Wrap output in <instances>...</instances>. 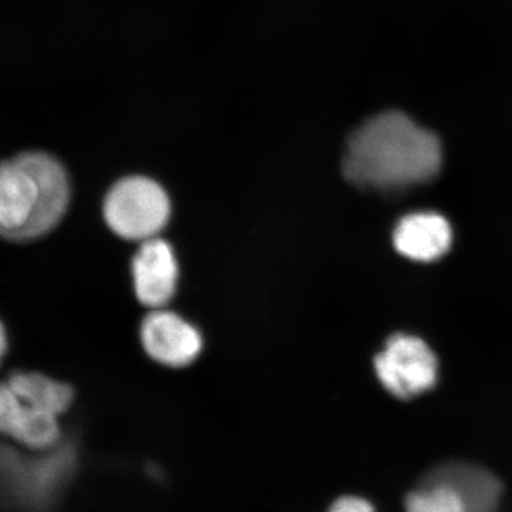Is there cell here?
<instances>
[{
	"mask_svg": "<svg viewBox=\"0 0 512 512\" xmlns=\"http://www.w3.org/2000/svg\"><path fill=\"white\" fill-rule=\"evenodd\" d=\"M441 161L439 138L406 114L386 111L349 138L343 174L362 190L396 192L436 177Z\"/></svg>",
	"mask_w": 512,
	"mask_h": 512,
	"instance_id": "1",
	"label": "cell"
},
{
	"mask_svg": "<svg viewBox=\"0 0 512 512\" xmlns=\"http://www.w3.org/2000/svg\"><path fill=\"white\" fill-rule=\"evenodd\" d=\"M72 184L62 161L25 151L0 161V238L26 244L46 237L66 217Z\"/></svg>",
	"mask_w": 512,
	"mask_h": 512,
	"instance_id": "2",
	"label": "cell"
},
{
	"mask_svg": "<svg viewBox=\"0 0 512 512\" xmlns=\"http://www.w3.org/2000/svg\"><path fill=\"white\" fill-rule=\"evenodd\" d=\"M503 485L483 467L446 463L433 468L404 500L406 512H497Z\"/></svg>",
	"mask_w": 512,
	"mask_h": 512,
	"instance_id": "3",
	"label": "cell"
},
{
	"mask_svg": "<svg viewBox=\"0 0 512 512\" xmlns=\"http://www.w3.org/2000/svg\"><path fill=\"white\" fill-rule=\"evenodd\" d=\"M107 227L117 237L144 242L157 238L171 217V201L157 181L144 175L121 178L103 202Z\"/></svg>",
	"mask_w": 512,
	"mask_h": 512,
	"instance_id": "4",
	"label": "cell"
},
{
	"mask_svg": "<svg viewBox=\"0 0 512 512\" xmlns=\"http://www.w3.org/2000/svg\"><path fill=\"white\" fill-rule=\"evenodd\" d=\"M72 456L70 451L57 450V447L35 458L0 448V481L6 493L20 504L45 505L69 477Z\"/></svg>",
	"mask_w": 512,
	"mask_h": 512,
	"instance_id": "5",
	"label": "cell"
},
{
	"mask_svg": "<svg viewBox=\"0 0 512 512\" xmlns=\"http://www.w3.org/2000/svg\"><path fill=\"white\" fill-rule=\"evenodd\" d=\"M437 366L429 346L410 335H394L375 360L377 377L384 389L402 400L430 390L436 384Z\"/></svg>",
	"mask_w": 512,
	"mask_h": 512,
	"instance_id": "6",
	"label": "cell"
},
{
	"mask_svg": "<svg viewBox=\"0 0 512 512\" xmlns=\"http://www.w3.org/2000/svg\"><path fill=\"white\" fill-rule=\"evenodd\" d=\"M141 345L151 359L168 367L190 366L202 352L195 326L167 309H153L140 328Z\"/></svg>",
	"mask_w": 512,
	"mask_h": 512,
	"instance_id": "7",
	"label": "cell"
},
{
	"mask_svg": "<svg viewBox=\"0 0 512 512\" xmlns=\"http://www.w3.org/2000/svg\"><path fill=\"white\" fill-rule=\"evenodd\" d=\"M131 275L138 301L147 308H164L174 298L180 275L173 247L160 237L141 242Z\"/></svg>",
	"mask_w": 512,
	"mask_h": 512,
	"instance_id": "8",
	"label": "cell"
},
{
	"mask_svg": "<svg viewBox=\"0 0 512 512\" xmlns=\"http://www.w3.org/2000/svg\"><path fill=\"white\" fill-rule=\"evenodd\" d=\"M451 239L450 224L436 212L406 215L399 221L393 234L397 252L420 262L441 258L450 248Z\"/></svg>",
	"mask_w": 512,
	"mask_h": 512,
	"instance_id": "9",
	"label": "cell"
},
{
	"mask_svg": "<svg viewBox=\"0 0 512 512\" xmlns=\"http://www.w3.org/2000/svg\"><path fill=\"white\" fill-rule=\"evenodd\" d=\"M6 383L29 406L56 416L66 413L74 400L72 386L35 370H16Z\"/></svg>",
	"mask_w": 512,
	"mask_h": 512,
	"instance_id": "10",
	"label": "cell"
},
{
	"mask_svg": "<svg viewBox=\"0 0 512 512\" xmlns=\"http://www.w3.org/2000/svg\"><path fill=\"white\" fill-rule=\"evenodd\" d=\"M328 512H376V508L366 498L343 495L330 505Z\"/></svg>",
	"mask_w": 512,
	"mask_h": 512,
	"instance_id": "11",
	"label": "cell"
},
{
	"mask_svg": "<svg viewBox=\"0 0 512 512\" xmlns=\"http://www.w3.org/2000/svg\"><path fill=\"white\" fill-rule=\"evenodd\" d=\"M9 352V335L8 329H6L5 323L0 319V365H2L3 359Z\"/></svg>",
	"mask_w": 512,
	"mask_h": 512,
	"instance_id": "12",
	"label": "cell"
}]
</instances>
